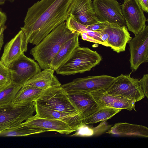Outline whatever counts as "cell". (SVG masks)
I'll use <instances>...</instances> for the list:
<instances>
[{
	"instance_id": "26",
	"label": "cell",
	"mask_w": 148,
	"mask_h": 148,
	"mask_svg": "<svg viewBox=\"0 0 148 148\" xmlns=\"http://www.w3.org/2000/svg\"><path fill=\"white\" fill-rule=\"evenodd\" d=\"M12 83L11 74L8 68L0 60V90Z\"/></svg>"
},
{
	"instance_id": "13",
	"label": "cell",
	"mask_w": 148,
	"mask_h": 148,
	"mask_svg": "<svg viewBox=\"0 0 148 148\" xmlns=\"http://www.w3.org/2000/svg\"><path fill=\"white\" fill-rule=\"evenodd\" d=\"M107 35V43L114 51L119 53L125 51L126 44L132 38L126 26L108 23L103 29Z\"/></svg>"
},
{
	"instance_id": "23",
	"label": "cell",
	"mask_w": 148,
	"mask_h": 148,
	"mask_svg": "<svg viewBox=\"0 0 148 148\" xmlns=\"http://www.w3.org/2000/svg\"><path fill=\"white\" fill-rule=\"evenodd\" d=\"M121 110L109 107L100 108L93 113L83 119L82 125H87L107 121Z\"/></svg>"
},
{
	"instance_id": "7",
	"label": "cell",
	"mask_w": 148,
	"mask_h": 148,
	"mask_svg": "<svg viewBox=\"0 0 148 148\" xmlns=\"http://www.w3.org/2000/svg\"><path fill=\"white\" fill-rule=\"evenodd\" d=\"M115 78L105 75L79 77L61 85V87L66 91H76L90 93L106 90Z\"/></svg>"
},
{
	"instance_id": "22",
	"label": "cell",
	"mask_w": 148,
	"mask_h": 148,
	"mask_svg": "<svg viewBox=\"0 0 148 148\" xmlns=\"http://www.w3.org/2000/svg\"><path fill=\"white\" fill-rule=\"evenodd\" d=\"M45 89L23 86L18 92L12 102L14 103H23L34 101Z\"/></svg>"
},
{
	"instance_id": "8",
	"label": "cell",
	"mask_w": 148,
	"mask_h": 148,
	"mask_svg": "<svg viewBox=\"0 0 148 148\" xmlns=\"http://www.w3.org/2000/svg\"><path fill=\"white\" fill-rule=\"evenodd\" d=\"M8 68L11 74L12 83L22 86L41 71L37 62L24 53L11 62Z\"/></svg>"
},
{
	"instance_id": "33",
	"label": "cell",
	"mask_w": 148,
	"mask_h": 148,
	"mask_svg": "<svg viewBox=\"0 0 148 148\" xmlns=\"http://www.w3.org/2000/svg\"><path fill=\"white\" fill-rule=\"evenodd\" d=\"M15 0H0V5L4 4L6 1H8L10 2H12Z\"/></svg>"
},
{
	"instance_id": "16",
	"label": "cell",
	"mask_w": 148,
	"mask_h": 148,
	"mask_svg": "<svg viewBox=\"0 0 148 148\" xmlns=\"http://www.w3.org/2000/svg\"><path fill=\"white\" fill-rule=\"evenodd\" d=\"M66 92L71 101L83 119L100 108L90 93L76 91Z\"/></svg>"
},
{
	"instance_id": "17",
	"label": "cell",
	"mask_w": 148,
	"mask_h": 148,
	"mask_svg": "<svg viewBox=\"0 0 148 148\" xmlns=\"http://www.w3.org/2000/svg\"><path fill=\"white\" fill-rule=\"evenodd\" d=\"M34 106L36 112L35 115L37 117L62 121L75 131L82 125L83 118L80 114H75L56 111L35 102Z\"/></svg>"
},
{
	"instance_id": "24",
	"label": "cell",
	"mask_w": 148,
	"mask_h": 148,
	"mask_svg": "<svg viewBox=\"0 0 148 148\" xmlns=\"http://www.w3.org/2000/svg\"><path fill=\"white\" fill-rule=\"evenodd\" d=\"M49 132L42 129L32 128L22 125H18L5 130L0 133V136H23Z\"/></svg>"
},
{
	"instance_id": "4",
	"label": "cell",
	"mask_w": 148,
	"mask_h": 148,
	"mask_svg": "<svg viewBox=\"0 0 148 148\" xmlns=\"http://www.w3.org/2000/svg\"><path fill=\"white\" fill-rule=\"evenodd\" d=\"M35 101L23 103L12 102L0 105V133L16 127L33 116Z\"/></svg>"
},
{
	"instance_id": "3",
	"label": "cell",
	"mask_w": 148,
	"mask_h": 148,
	"mask_svg": "<svg viewBox=\"0 0 148 148\" xmlns=\"http://www.w3.org/2000/svg\"><path fill=\"white\" fill-rule=\"evenodd\" d=\"M102 58L96 51L87 47H77L68 60L56 71L63 75H73L89 71L98 64Z\"/></svg>"
},
{
	"instance_id": "29",
	"label": "cell",
	"mask_w": 148,
	"mask_h": 148,
	"mask_svg": "<svg viewBox=\"0 0 148 148\" xmlns=\"http://www.w3.org/2000/svg\"><path fill=\"white\" fill-rule=\"evenodd\" d=\"M139 83L145 96L148 97V74L143 75L142 77L138 80Z\"/></svg>"
},
{
	"instance_id": "1",
	"label": "cell",
	"mask_w": 148,
	"mask_h": 148,
	"mask_svg": "<svg viewBox=\"0 0 148 148\" xmlns=\"http://www.w3.org/2000/svg\"><path fill=\"white\" fill-rule=\"evenodd\" d=\"M73 0H40L29 8L21 27L28 43L37 45L69 16Z\"/></svg>"
},
{
	"instance_id": "25",
	"label": "cell",
	"mask_w": 148,
	"mask_h": 148,
	"mask_svg": "<svg viewBox=\"0 0 148 148\" xmlns=\"http://www.w3.org/2000/svg\"><path fill=\"white\" fill-rule=\"evenodd\" d=\"M22 87L12 83L0 90V105L12 102Z\"/></svg>"
},
{
	"instance_id": "9",
	"label": "cell",
	"mask_w": 148,
	"mask_h": 148,
	"mask_svg": "<svg viewBox=\"0 0 148 148\" xmlns=\"http://www.w3.org/2000/svg\"><path fill=\"white\" fill-rule=\"evenodd\" d=\"M92 4L99 21L126 26L121 5L117 0H93Z\"/></svg>"
},
{
	"instance_id": "32",
	"label": "cell",
	"mask_w": 148,
	"mask_h": 148,
	"mask_svg": "<svg viewBox=\"0 0 148 148\" xmlns=\"http://www.w3.org/2000/svg\"><path fill=\"white\" fill-rule=\"evenodd\" d=\"M7 19L5 14L0 10V28L5 25Z\"/></svg>"
},
{
	"instance_id": "28",
	"label": "cell",
	"mask_w": 148,
	"mask_h": 148,
	"mask_svg": "<svg viewBox=\"0 0 148 148\" xmlns=\"http://www.w3.org/2000/svg\"><path fill=\"white\" fill-rule=\"evenodd\" d=\"M107 22H100L91 25L85 26L86 29L98 32L103 29L108 24Z\"/></svg>"
},
{
	"instance_id": "18",
	"label": "cell",
	"mask_w": 148,
	"mask_h": 148,
	"mask_svg": "<svg viewBox=\"0 0 148 148\" xmlns=\"http://www.w3.org/2000/svg\"><path fill=\"white\" fill-rule=\"evenodd\" d=\"M100 108L109 107L126 109L130 111L135 108L134 101L107 93L104 90L90 92Z\"/></svg>"
},
{
	"instance_id": "20",
	"label": "cell",
	"mask_w": 148,
	"mask_h": 148,
	"mask_svg": "<svg viewBox=\"0 0 148 148\" xmlns=\"http://www.w3.org/2000/svg\"><path fill=\"white\" fill-rule=\"evenodd\" d=\"M79 35L76 32L73 37L63 45L52 60L50 68L56 71L68 60L75 49L79 46Z\"/></svg>"
},
{
	"instance_id": "27",
	"label": "cell",
	"mask_w": 148,
	"mask_h": 148,
	"mask_svg": "<svg viewBox=\"0 0 148 148\" xmlns=\"http://www.w3.org/2000/svg\"><path fill=\"white\" fill-rule=\"evenodd\" d=\"M71 136H88L92 135V129L86 125H81Z\"/></svg>"
},
{
	"instance_id": "30",
	"label": "cell",
	"mask_w": 148,
	"mask_h": 148,
	"mask_svg": "<svg viewBox=\"0 0 148 148\" xmlns=\"http://www.w3.org/2000/svg\"><path fill=\"white\" fill-rule=\"evenodd\" d=\"M144 12L148 11V0H136Z\"/></svg>"
},
{
	"instance_id": "5",
	"label": "cell",
	"mask_w": 148,
	"mask_h": 148,
	"mask_svg": "<svg viewBox=\"0 0 148 148\" xmlns=\"http://www.w3.org/2000/svg\"><path fill=\"white\" fill-rule=\"evenodd\" d=\"M34 101L56 111L75 114H80L70 100L68 93L61 86L45 89Z\"/></svg>"
},
{
	"instance_id": "10",
	"label": "cell",
	"mask_w": 148,
	"mask_h": 148,
	"mask_svg": "<svg viewBox=\"0 0 148 148\" xmlns=\"http://www.w3.org/2000/svg\"><path fill=\"white\" fill-rule=\"evenodd\" d=\"M121 7L128 30L136 35L146 26L144 11L136 0H124Z\"/></svg>"
},
{
	"instance_id": "31",
	"label": "cell",
	"mask_w": 148,
	"mask_h": 148,
	"mask_svg": "<svg viewBox=\"0 0 148 148\" xmlns=\"http://www.w3.org/2000/svg\"><path fill=\"white\" fill-rule=\"evenodd\" d=\"M5 25L2 26L0 28V52L1 49L3 44L4 41V32L6 28Z\"/></svg>"
},
{
	"instance_id": "15",
	"label": "cell",
	"mask_w": 148,
	"mask_h": 148,
	"mask_svg": "<svg viewBox=\"0 0 148 148\" xmlns=\"http://www.w3.org/2000/svg\"><path fill=\"white\" fill-rule=\"evenodd\" d=\"M34 129L55 131L62 134H69L75 131L65 122L58 120L40 118L33 116L21 124Z\"/></svg>"
},
{
	"instance_id": "11",
	"label": "cell",
	"mask_w": 148,
	"mask_h": 148,
	"mask_svg": "<svg viewBox=\"0 0 148 148\" xmlns=\"http://www.w3.org/2000/svg\"><path fill=\"white\" fill-rule=\"evenodd\" d=\"M130 47V68L136 71L142 63L148 61V26L128 43Z\"/></svg>"
},
{
	"instance_id": "6",
	"label": "cell",
	"mask_w": 148,
	"mask_h": 148,
	"mask_svg": "<svg viewBox=\"0 0 148 148\" xmlns=\"http://www.w3.org/2000/svg\"><path fill=\"white\" fill-rule=\"evenodd\" d=\"M131 73L128 75L121 74L116 77L111 85L104 91L108 94L135 102L142 99L145 95L138 80L132 77Z\"/></svg>"
},
{
	"instance_id": "12",
	"label": "cell",
	"mask_w": 148,
	"mask_h": 148,
	"mask_svg": "<svg viewBox=\"0 0 148 148\" xmlns=\"http://www.w3.org/2000/svg\"><path fill=\"white\" fill-rule=\"evenodd\" d=\"M69 16H71L84 26L99 21L95 13L91 0H73L68 10Z\"/></svg>"
},
{
	"instance_id": "21",
	"label": "cell",
	"mask_w": 148,
	"mask_h": 148,
	"mask_svg": "<svg viewBox=\"0 0 148 148\" xmlns=\"http://www.w3.org/2000/svg\"><path fill=\"white\" fill-rule=\"evenodd\" d=\"M106 133L121 136H136L147 138L148 128L144 126L126 123H116Z\"/></svg>"
},
{
	"instance_id": "19",
	"label": "cell",
	"mask_w": 148,
	"mask_h": 148,
	"mask_svg": "<svg viewBox=\"0 0 148 148\" xmlns=\"http://www.w3.org/2000/svg\"><path fill=\"white\" fill-rule=\"evenodd\" d=\"M55 71L50 68L41 71L27 81L23 86H29L42 89L61 86V84L54 74Z\"/></svg>"
},
{
	"instance_id": "2",
	"label": "cell",
	"mask_w": 148,
	"mask_h": 148,
	"mask_svg": "<svg viewBox=\"0 0 148 148\" xmlns=\"http://www.w3.org/2000/svg\"><path fill=\"white\" fill-rule=\"evenodd\" d=\"M76 33L64 22L53 30L30 50V53L41 69L50 68L53 58L63 45Z\"/></svg>"
},
{
	"instance_id": "14",
	"label": "cell",
	"mask_w": 148,
	"mask_h": 148,
	"mask_svg": "<svg viewBox=\"0 0 148 148\" xmlns=\"http://www.w3.org/2000/svg\"><path fill=\"white\" fill-rule=\"evenodd\" d=\"M28 43L24 33L21 30L5 45L1 62L8 67L11 62L27 51Z\"/></svg>"
}]
</instances>
